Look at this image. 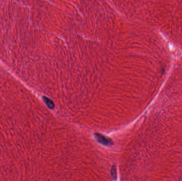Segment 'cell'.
Listing matches in <instances>:
<instances>
[{
	"instance_id": "1",
	"label": "cell",
	"mask_w": 182,
	"mask_h": 181,
	"mask_svg": "<svg viewBox=\"0 0 182 181\" xmlns=\"http://www.w3.org/2000/svg\"><path fill=\"white\" fill-rule=\"evenodd\" d=\"M95 136L99 142H100L101 143L106 145H109L112 144V142L110 139L106 138V137L100 135V134L96 133L95 135Z\"/></svg>"
},
{
	"instance_id": "2",
	"label": "cell",
	"mask_w": 182,
	"mask_h": 181,
	"mask_svg": "<svg viewBox=\"0 0 182 181\" xmlns=\"http://www.w3.org/2000/svg\"><path fill=\"white\" fill-rule=\"evenodd\" d=\"M111 174H112V178H114V180H116V178H117V174H116V170L115 167L114 166L112 168L111 170Z\"/></svg>"
}]
</instances>
